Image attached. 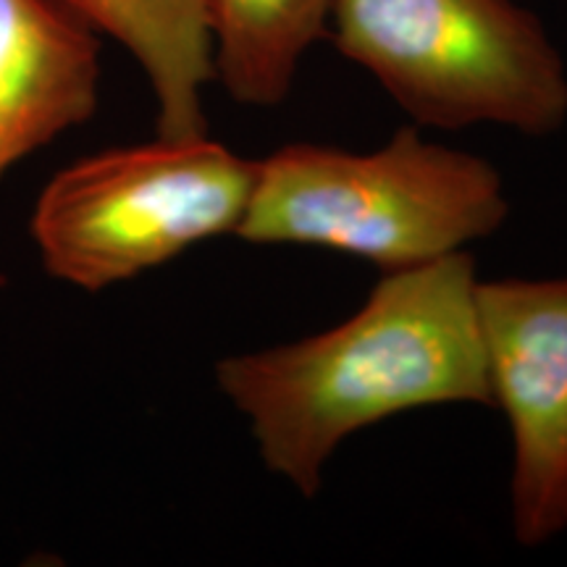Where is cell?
I'll return each mask as SVG.
<instances>
[{
    "mask_svg": "<svg viewBox=\"0 0 567 567\" xmlns=\"http://www.w3.org/2000/svg\"><path fill=\"white\" fill-rule=\"evenodd\" d=\"M478 281L465 250L381 274L342 323L224 358L216 384L247 417L268 471L310 499L358 431L421 408H492Z\"/></svg>",
    "mask_w": 567,
    "mask_h": 567,
    "instance_id": "1",
    "label": "cell"
},
{
    "mask_svg": "<svg viewBox=\"0 0 567 567\" xmlns=\"http://www.w3.org/2000/svg\"><path fill=\"white\" fill-rule=\"evenodd\" d=\"M507 216L494 163L402 126L371 153L292 142L258 161L237 237L323 247L392 274L463 252Z\"/></svg>",
    "mask_w": 567,
    "mask_h": 567,
    "instance_id": "2",
    "label": "cell"
},
{
    "mask_svg": "<svg viewBox=\"0 0 567 567\" xmlns=\"http://www.w3.org/2000/svg\"><path fill=\"white\" fill-rule=\"evenodd\" d=\"M329 34L417 126L551 137L567 122L563 55L515 0H337Z\"/></svg>",
    "mask_w": 567,
    "mask_h": 567,
    "instance_id": "3",
    "label": "cell"
},
{
    "mask_svg": "<svg viewBox=\"0 0 567 567\" xmlns=\"http://www.w3.org/2000/svg\"><path fill=\"white\" fill-rule=\"evenodd\" d=\"M255 174L258 161L208 132L111 147L48 182L32 210L34 247L53 279L101 292L237 234Z\"/></svg>",
    "mask_w": 567,
    "mask_h": 567,
    "instance_id": "4",
    "label": "cell"
},
{
    "mask_svg": "<svg viewBox=\"0 0 567 567\" xmlns=\"http://www.w3.org/2000/svg\"><path fill=\"white\" fill-rule=\"evenodd\" d=\"M478 321L513 439V538L544 547L567 530V276L478 281Z\"/></svg>",
    "mask_w": 567,
    "mask_h": 567,
    "instance_id": "5",
    "label": "cell"
},
{
    "mask_svg": "<svg viewBox=\"0 0 567 567\" xmlns=\"http://www.w3.org/2000/svg\"><path fill=\"white\" fill-rule=\"evenodd\" d=\"M97 32L59 0H0V179L90 122L97 109Z\"/></svg>",
    "mask_w": 567,
    "mask_h": 567,
    "instance_id": "6",
    "label": "cell"
},
{
    "mask_svg": "<svg viewBox=\"0 0 567 567\" xmlns=\"http://www.w3.org/2000/svg\"><path fill=\"white\" fill-rule=\"evenodd\" d=\"M134 55L158 105V134L208 132L203 92L213 82L208 0H59Z\"/></svg>",
    "mask_w": 567,
    "mask_h": 567,
    "instance_id": "7",
    "label": "cell"
},
{
    "mask_svg": "<svg viewBox=\"0 0 567 567\" xmlns=\"http://www.w3.org/2000/svg\"><path fill=\"white\" fill-rule=\"evenodd\" d=\"M337 0H208L213 80L231 101L271 109L292 92Z\"/></svg>",
    "mask_w": 567,
    "mask_h": 567,
    "instance_id": "8",
    "label": "cell"
}]
</instances>
